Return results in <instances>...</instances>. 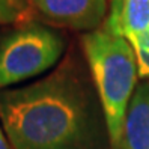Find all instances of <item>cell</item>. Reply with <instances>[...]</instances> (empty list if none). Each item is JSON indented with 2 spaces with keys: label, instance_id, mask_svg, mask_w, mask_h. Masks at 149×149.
<instances>
[{
  "label": "cell",
  "instance_id": "obj_1",
  "mask_svg": "<svg viewBox=\"0 0 149 149\" xmlns=\"http://www.w3.org/2000/svg\"><path fill=\"white\" fill-rule=\"evenodd\" d=\"M0 125L12 149H111L87 63L74 56L38 80L0 91Z\"/></svg>",
  "mask_w": 149,
  "mask_h": 149
},
{
  "label": "cell",
  "instance_id": "obj_2",
  "mask_svg": "<svg viewBox=\"0 0 149 149\" xmlns=\"http://www.w3.org/2000/svg\"><path fill=\"white\" fill-rule=\"evenodd\" d=\"M81 48L107 119L111 149H120L125 116L140 78L133 45L101 26L83 35Z\"/></svg>",
  "mask_w": 149,
  "mask_h": 149
},
{
  "label": "cell",
  "instance_id": "obj_3",
  "mask_svg": "<svg viewBox=\"0 0 149 149\" xmlns=\"http://www.w3.org/2000/svg\"><path fill=\"white\" fill-rule=\"evenodd\" d=\"M66 35L41 21H26L0 35V91L41 77L59 65Z\"/></svg>",
  "mask_w": 149,
  "mask_h": 149
},
{
  "label": "cell",
  "instance_id": "obj_4",
  "mask_svg": "<svg viewBox=\"0 0 149 149\" xmlns=\"http://www.w3.org/2000/svg\"><path fill=\"white\" fill-rule=\"evenodd\" d=\"M36 12L53 27L93 32L106 23L109 0H29Z\"/></svg>",
  "mask_w": 149,
  "mask_h": 149
},
{
  "label": "cell",
  "instance_id": "obj_5",
  "mask_svg": "<svg viewBox=\"0 0 149 149\" xmlns=\"http://www.w3.org/2000/svg\"><path fill=\"white\" fill-rule=\"evenodd\" d=\"M128 41L149 33V0H109V14L102 24Z\"/></svg>",
  "mask_w": 149,
  "mask_h": 149
},
{
  "label": "cell",
  "instance_id": "obj_6",
  "mask_svg": "<svg viewBox=\"0 0 149 149\" xmlns=\"http://www.w3.org/2000/svg\"><path fill=\"white\" fill-rule=\"evenodd\" d=\"M120 149H149V81L137 84L125 116Z\"/></svg>",
  "mask_w": 149,
  "mask_h": 149
},
{
  "label": "cell",
  "instance_id": "obj_7",
  "mask_svg": "<svg viewBox=\"0 0 149 149\" xmlns=\"http://www.w3.org/2000/svg\"><path fill=\"white\" fill-rule=\"evenodd\" d=\"M29 0H0V24H21L32 20Z\"/></svg>",
  "mask_w": 149,
  "mask_h": 149
},
{
  "label": "cell",
  "instance_id": "obj_8",
  "mask_svg": "<svg viewBox=\"0 0 149 149\" xmlns=\"http://www.w3.org/2000/svg\"><path fill=\"white\" fill-rule=\"evenodd\" d=\"M133 45L137 68H139V77L143 81H149V33L143 35L137 39L130 41Z\"/></svg>",
  "mask_w": 149,
  "mask_h": 149
},
{
  "label": "cell",
  "instance_id": "obj_9",
  "mask_svg": "<svg viewBox=\"0 0 149 149\" xmlns=\"http://www.w3.org/2000/svg\"><path fill=\"white\" fill-rule=\"evenodd\" d=\"M0 149H12L9 140H8L5 131H3V128H2V125H0Z\"/></svg>",
  "mask_w": 149,
  "mask_h": 149
}]
</instances>
